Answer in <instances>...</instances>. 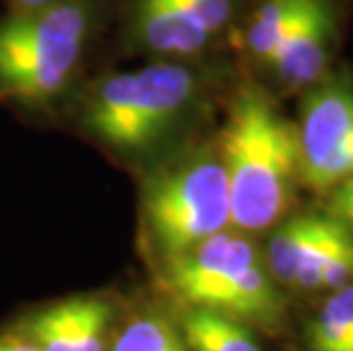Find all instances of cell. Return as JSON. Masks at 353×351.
Here are the masks:
<instances>
[{
    "label": "cell",
    "instance_id": "cell-18",
    "mask_svg": "<svg viewBox=\"0 0 353 351\" xmlns=\"http://www.w3.org/2000/svg\"><path fill=\"white\" fill-rule=\"evenodd\" d=\"M0 351H37V347L28 340V335H0Z\"/></svg>",
    "mask_w": 353,
    "mask_h": 351
},
{
    "label": "cell",
    "instance_id": "cell-5",
    "mask_svg": "<svg viewBox=\"0 0 353 351\" xmlns=\"http://www.w3.org/2000/svg\"><path fill=\"white\" fill-rule=\"evenodd\" d=\"M144 214L151 242L167 263L226 230L230 199L221 160L201 155L160 176L146 192Z\"/></svg>",
    "mask_w": 353,
    "mask_h": 351
},
{
    "label": "cell",
    "instance_id": "cell-17",
    "mask_svg": "<svg viewBox=\"0 0 353 351\" xmlns=\"http://www.w3.org/2000/svg\"><path fill=\"white\" fill-rule=\"evenodd\" d=\"M328 214L335 217L344 228L353 233V176L344 178L330 190V205Z\"/></svg>",
    "mask_w": 353,
    "mask_h": 351
},
{
    "label": "cell",
    "instance_id": "cell-2",
    "mask_svg": "<svg viewBox=\"0 0 353 351\" xmlns=\"http://www.w3.org/2000/svg\"><path fill=\"white\" fill-rule=\"evenodd\" d=\"M169 283L187 305L219 310L239 322L274 326L283 297L255 244L221 230L169 263Z\"/></svg>",
    "mask_w": 353,
    "mask_h": 351
},
{
    "label": "cell",
    "instance_id": "cell-6",
    "mask_svg": "<svg viewBox=\"0 0 353 351\" xmlns=\"http://www.w3.org/2000/svg\"><path fill=\"white\" fill-rule=\"evenodd\" d=\"M299 183L314 192H330L353 176V87L326 80L307 92L301 106Z\"/></svg>",
    "mask_w": 353,
    "mask_h": 351
},
{
    "label": "cell",
    "instance_id": "cell-19",
    "mask_svg": "<svg viewBox=\"0 0 353 351\" xmlns=\"http://www.w3.org/2000/svg\"><path fill=\"white\" fill-rule=\"evenodd\" d=\"M19 7V12H34V10H41V7H46L50 3H55V0H14Z\"/></svg>",
    "mask_w": 353,
    "mask_h": 351
},
{
    "label": "cell",
    "instance_id": "cell-11",
    "mask_svg": "<svg viewBox=\"0 0 353 351\" xmlns=\"http://www.w3.org/2000/svg\"><path fill=\"white\" fill-rule=\"evenodd\" d=\"M180 335L190 351H262L244 322L201 305L185 308Z\"/></svg>",
    "mask_w": 353,
    "mask_h": 351
},
{
    "label": "cell",
    "instance_id": "cell-1",
    "mask_svg": "<svg viewBox=\"0 0 353 351\" xmlns=\"http://www.w3.org/2000/svg\"><path fill=\"white\" fill-rule=\"evenodd\" d=\"M219 160L232 226L258 233L283 219L299 183V135L260 89H244L232 103Z\"/></svg>",
    "mask_w": 353,
    "mask_h": 351
},
{
    "label": "cell",
    "instance_id": "cell-7",
    "mask_svg": "<svg viewBox=\"0 0 353 351\" xmlns=\"http://www.w3.org/2000/svg\"><path fill=\"white\" fill-rule=\"evenodd\" d=\"M333 34L335 14L328 0H303L296 19L267 64L285 87L314 85L326 69Z\"/></svg>",
    "mask_w": 353,
    "mask_h": 351
},
{
    "label": "cell",
    "instance_id": "cell-15",
    "mask_svg": "<svg viewBox=\"0 0 353 351\" xmlns=\"http://www.w3.org/2000/svg\"><path fill=\"white\" fill-rule=\"evenodd\" d=\"M110 351H190L180 331L167 317L141 312L128 319L112 340Z\"/></svg>",
    "mask_w": 353,
    "mask_h": 351
},
{
    "label": "cell",
    "instance_id": "cell-10",
    "mask_svg": "<svg viewBox=\"0 0 353 351\" xmlns=\"http://www.w3.org/2000/svg\"><path fill=\"white\" fill-rule=\"evenodd\" d=\"M335 226V217L305 212L283 221L267 244L265 265L276 283L294 285L299 270L303 267L307 256L317 249V244Z\"/></svg>",
    "mask_w": 353,
    "mask_h": 351
},
{
    "label": "cell",
    "instance_id": "cell-8",
    "mask_svg": "<svg viewBox=\"0 0 353 351\" xmlns=\"http://www.w3.org/2000/svg\"><path fill=\"white\" fill-rule=\"evenodd\" d=\"M110 303L101 297H73L39 310L26 335L37 351H108Z\"/></svg>",
    "mask_w": 353,
    "mask_h": 351
},
{
    "label": "cell",
    "instance_id": "cell-13",
    "mask_svg": "<svg viewBox=\"0 0 353 351\" xmlns=\"http://www.w3.org/2000/svg\"><path fill=\"white\" fill-rule=\"evenodd\" d=\"M310 351H353V283L330 294L307 328Z\"/></svg>",
    "mask_w": 353,
    "mask_h": 351
},
{
    "label": "cell",
    "instance_id": "cell-14",
    "mask_svg": "<svg viewBox=\"0 0 353 351\" xmlns=\"http://www.w3.org/2000/svg\"><path fill=\"white\" fill-rule=\"evenodd\" d=\"M303 0H265L246 28V48L260 62H269L278 43L296 19Z\"/></svg>",
    "mask_w": 353,
    "mask_h": 351
},
{
    "label": "cell",
    "instance_id": "cell-9",
    "mask_svg": "<svg viewBox=\"0 0 353 351\" xmlns=\"http://www.w3.org/2000/svg\"><path fill=\"white\" fill-rule=\"evenodd\" d=\"M134 28L139 39L162 55H194L210 39L185 0H134Z\"/></svg>",
    "mask_w": 353,
    "mask_h": 351
},
{
    "label": "cell",
    "instance_id": "cell-16",
    "mask_svg": "<svg viewBox=\"0 0 353 351\" xmlns=\"http://www.w3.org/2000/svg\"><path fill=\"white\" fill-rule=\"evenodd\" d=\"M185 3L190 7L192 17L210 37L228 23L232 12V0H185Z\"/></svg>",
    "mask_w": 353,
    "mask_h": 351
},
{
    "label": "cell",
    "instance_id": "cell-12",
    "mask_svg": "<svg viewBox=\"0 0 353 351\" xmlns=\"http://www.w3.org/2000/svg\"><path fill=\"white\" fill-rule=\"evenodd\" d=\"M353 283V233L335 219L330 233L317 244L303 267L299 270L294 285L299 290H340Z\"/></svg>",
    "mask_w": 353,
    "mask_h": 351
},
{
    "label": "cell",
    "instance_id": "cell-3",
    "mask_svg": "<svg viewBox=\"0 0 353 351\" xmlns=\"http://www.w3.org/2000/svg\"><path fill=\"white\" fill-rule=\"evenodd\" d=\"M85 34L87 10L78 0H55L0 23V89L21 101L57 96L80 62Z\"/></svg>",
    "mask_w": 353,
    "mask_h": 351
},
{
    "label": "cell",
    "instance_id": "cell-4",
    "mask_svg": "<svg viewBox=\"0 0 353 351\" xmlns=\"http://www.w3.org/2000/svg\"><path fill=\"white\" fill-rule=\"evenodd\" d=\"M196 92L192 71L180 64H151L105 78L87 103V128L105 144L141 151L155 144Z\"/></svg>",
    "mask_w": 353,
    "mask_h": 351
}]
</instances>
